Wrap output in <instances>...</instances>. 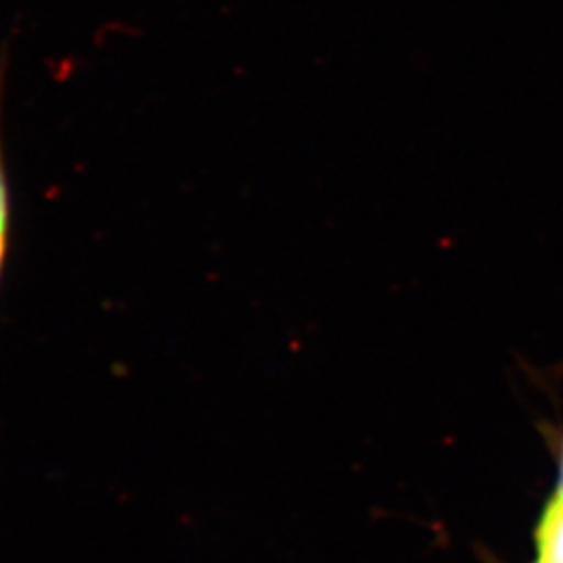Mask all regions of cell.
Returning a JSON list of instances; mask_svg holds the SVG:
<instances>
[{
    "mask_svg": "<svg viewBox=\"0 0 563 563\" xmlns=\"http://www.w3.org/2000/svg\"><path fill=\"white\" fill-rule=\"evenodd\" d=\"M4 84L0 78V284L9 262L11 251V236H13V190L4 155V141H2V111H4Z\"/></svg>",
    "mask_w": 563,
    "mask_h": 563,
    "instance_id": "cell-1",
    "label": "cell"
},
{
    "mask_svg": "<svg viewBox=\"0 0 563 563\" xmlns=\"http://www.w3.org/2000/svg\"><path fill=\"white\" fill-rule=\"evenodd\" d=\"M534 543L539 562L563 563V514H541L534 530Z\"/></svg>",
    "mask_w": 563,
    "mask_h": 563,
    "instance_id": "cell-2",
    "label": "cell"
},
{
    "mask_svg": "<svg viewBox=\"0 0 563 563\" xmlns=\"http://www.w3.org/2000/svg\"><path fill=\"white\" fill-rule=\"evenodd\" d=\"M543 511L549 514H563V437L560 441V465H558V483H555V490L549 497V501L544 505Z\"/></svg>",
    "mask_w": 563,
    "mask_h": 563,
    "instance_id": "cell-3",
    "label": "cell"
},
{
    "mask_svg": "<svg viewBox=\"0 0 563 563\" xmlns=\"http://www.w3.org/2000/svg\"><path fill=\"white\" fill-rule=\"evenodd\" d=\"M532 563H541V562H539V560H537V562H532Z\"/></svg>",
    "mask_w": 563,
    "mask_h": 563,
    "instance_id": "cell-4",
    "label": "cell"
}]
</instances>
